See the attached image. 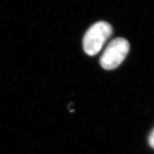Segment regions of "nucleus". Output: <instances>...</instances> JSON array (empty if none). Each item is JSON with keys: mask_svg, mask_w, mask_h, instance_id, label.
I'll return each mask as SVG.
<instances>
[{"mask_svg": "<svg viewBox=\"0 0 154 154\" xmlns=\"http://www.w3.org/2000/svg\"><path fill=\"white\" fill-rule=\"evenodd\" d=\"M148 141H149V144H150V145L151 146V147L154 148V129L153 130V131L151 132L150 136H149Z\"/></svg>", "mask_w": 154, "mask_h": 154, "instance_id": "7ed1b4c3", "label": "nucleus"}, {"mask_svg": "<svg viewBox=\"0 0 154 154\" xmlns=\"http://www.w3.org/2000/svg\"><path fill=\"white\" fill-rule=\"evenodd\" d=\"M130 50L128 41L122 37L111 41L100 58V65L106 70H112L118 67L126 58Z\"/></svg>", "mask_w": 154, "mask_h": 154, "instance_id": "f03ea898", "label": "nucleus"}, {"mask_svg": "<svg viewBox=\"0 0 154 154\" xmlns=\"http://www.w3.org/2000/svg\"><path fill=\"white\" fill-rule=\"evenodd\" d=\"M112 34V28L109 23L105 21L94 23L86 32L83 38L85 54L90 56L97 54Z\"/></svg>", "mask_w": 154, "mask_h": 154, "instance_id": "f257e3e1", "label": "nucleus"}]
</instances>
